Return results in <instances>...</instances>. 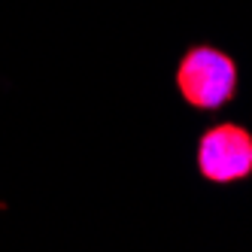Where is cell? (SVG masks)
<instances>
[{
	"label": "cell",
	"instance_id": "cell-2",
	"mask_svg": "<svg viewBox=\"0 0 252 252\" xmlns=\"http://www.w3.org/2000/svg\"><path fill=\"white\" fill-rule=\"evenodd\" d=\"M197 167L210 183H234L252 173V134L240 125L210 128L197 143Z\"/></svg>",
	"mask_w": 252,
	"mask_h": 252
},
{
	"label": "cell",
	"instance_id": "cell-1",
	"mask_svg": "<svg viewBox=\"0 0 252 252\" xmlns=\"http://www.w3.org/2000/svg\"><path fill=\"white\" fill-rule=\"evenodd\" d=\"M176 85L183 97L197 110H216L231 100L237 88V67L219 49L197 46L183 58L176 70Z\"/></svg>",
	"mask_w": 252,
	"mask_h": 252
}]
</instances>
